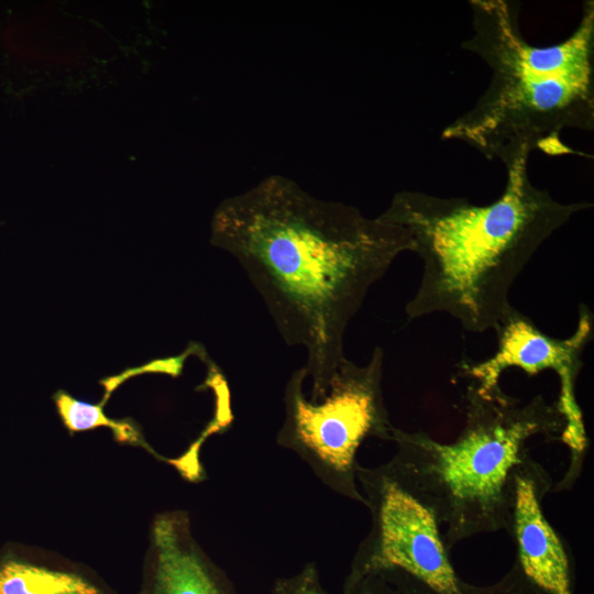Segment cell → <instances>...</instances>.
<instances>
[{
	"label": "cell",
	"instance_id": "obj_2",
	"mask_svg": "<svg viewBox=\"0 0 594 594\" xmlns=\"http://www.w3.org/2000/svg\"><path fill=\"white\" fill-rule=\"evenodd\" d=\"M529 157L506 167L503 194L487 205L421 191L396 193L377 216L409 234L422 275L408 318L447 314L470 332L494 330L513 307L509 292L540 245L587 201L563 204L537 188Z\"/></svg>",
	"mask_w": 594,
	"mask_h": 594
},
{
	"label": "cell",
	"instance_id": "obj_7",
	"mask_svg": "<svg viewBox=\"0 0 594 594\" xmlns=\"http://www.w3.org/2000/svg\"><path fill=\"white\" fill-rule=\"evenodd\" d=\"M497 336L495 353L481 362L463 361L461 374L482 393L498 387L502 374L517 367L529 376L550 370L559 377L560 393L557 404L564 417L565 427L561 441L571 452V466L563 483H571L575 468L587 447L582 410L576 399V381L583 367V354L594 336V316L590 308L579 306L574 332L564 339L548 336L514 306L494 329Z\"/></svg>",
	"mask_w": 594,
	"mask_h": 594
},
{
	"label": "cell",
	"instance_id": "obj_8",
	"mask_svg": "<svg viewBox=\"0 0 594 594\" xmlns=\"http://www.w3.org/2000/svg\"><path fill=\"white\" fill-rule=\"evenodd\" d=\"M551 487L541 463L530 457L519 465L506 532L516 548V565L529 582L546 594H573L570 553L542 509Z\"/></svg>",
	"mask_w": 594,
	"mask_h": 594
},
{
	"label": "cell",
	"instance_id": "obj_14",
	"mask_svg": "<svg viewBox=\"0 0 594 594\" xmlns=\"http://www.w3.org/2000/svg\"><path fill=\"white\" fill-rule=\"evenodd\" d=\"M349 594H392L385 582L375 576L350 575L348 584Z\"/></svg>",
	"mask_w": 594,
	"mask_h": 594
},
{
	"label": "cell",
	"instance_id": "obj_3",
	"mask_svg": "<svg viewBox=\"0 0 594 594\" xmlns=\"http://www.w3.org/2000/svg\"><path fill=\"white\" fill-rule=\"evenodd\" d=\"M469 3L473 33L462 48L486 63L491 81L475 105L442 130L441 139L465 142L505 167L532 151L573 154L562 132L594 128V1L583 3L573 33L548 46L525 40L517 2Z\"/></svg>",
	"mask_w": 594,
	"mask_h": 594
},
{
	"label": "cell",
	"instance_id": "obj_4",
	"mask_svg": "<svg viewBox=\"0 0 594 594\" xmlns=\"http://www.w3.org/2000/svg\"><path fill=\"white\" fill-rule=\"evenodd\" d=\"M464 427L449 443L425 431L393 429L396 451L384 466L392 477L444 525L450 550L481 534L507 530L514 473L536 437L562 439L564 417L557 402L536 395L522 403L501 387L466 388Z\"/></svg>",
	"mask_w": 594,
	"mask_h": 594
},
{
	"label": "cell",
	"instance_id": "obj_12",
	"mask_svg": "<svg viewBox=\"0 0 594 594\" xmlns=\"http://www.w3.org/2000/svg\"><path fill=\"white\" fill-rule=\"evenodd\" d=\"M190 354L198 355L202 360H208V358H206L205 349L201 346V344L190 342L189 346L185 350V352L179 355L153 360L142 366L129 369L121 374L102 380L100 383L105 386L106 392L103 399L100 404L105 405L111 393L120 384H122L124 381L132 376L141 375L143 373H165L174 377L179 376L182 374L184 362Z\"/></svg>",
	"mask_w": 594,
	"mask_h": 594
},
{
	"label": "cell",
	"instance_id": "obj_13",
	"mask_svg": "<svg viewBox=\"0 0 594 594\" xmlns=\"http://www.w3.org/2000/svg\"><path fill=\"white\" fill-rule=\"evenodd\" d=\"M275 592L276 594H328L318 583L314 564L306 565L295 578L278 582Z\"/></svg>",
	"mask_w": 594,
	"mask_h": 594
},
{
	"label": "cell",
	"instance_id": "obj_6",
	"mask_svg": "<svg viewBox=\"0 0 594 594\" xmlns=\"http://www.w3.org/2000/svg\"><path fill=\"white\" fill-rule=\"evenodd\" d=\"M356 480L371 525L355 551L351 575L410 585V593L473 594L458 576L432 513L384 464H359Z\"/></svg>",
	"mask_w": 594,
	"mask_h": 594
},
{
	"label": "cell",
	"instance_id": "obj_5",
	"mask_svg": "<svg viewBox=\"0 0 594 594\" xmlns=\"http://www.w3.org/2000/svg\"><path fill=\"white\" fill-rule=\"evenodd\" d=\"M384 354L376 346L365 365L346 358L328 388L305 392L304 367L295 370L284 391L285 417L276 441L295 453L331 492L365 505L356 480V454L370 438L389 441L395 426L385 405Z\"/></svg>",
	"mask_w": 594,
	"mask_h": 594
},
{
	"label": "cell",
	"instance_id": "obj_10",
	"mask_svg": "<svg viewBox=\"0 0 594 594\" xmlns=\"http://www.w3.org/2000/svg\"><path fill=\"white\" fill-rule=\"evenodd\" d=\"M0 594H100L81 576L18 561L0 565Z\"/></svg>",
	"mask_w": 594,
	"mask_h": 594
},
{
	"label": "cell",
	"instance_id": "obj_1",
	"mask_svg": "<svg viewBox=\"0 0 594 594\" xmlns=\"http://www.w3.org/2000/svg\"><path fill=\"white\" fill-rule=\"evenodd\" d=\"M210 242L243 268L285 343L306 350L310 396L328 388L345 359L348 324L370 288L414 249L402 227L280 175L222 200Z\"/></svg>",
	"mask_w": 594,
	"mask_h": 594
},
{
	"label": "cell",
	"instance_id": "obj_15",
	"mask_svg": "<svg viewBox=\"0 0 594 594\" xmlns=\"http://www.w3.org/2000/svg\"><path fill=\"white\" fill-rule=\"evenodd\" d=\"M516 565V564H515ZM517 568V565H516ZM516 580L507 587L495 591L493 594H546L529 582L517 568Z\"/></svg>",
	"mask_w": 594,
	"mask_h": 594
},
{
	"label": "cell",
	"instance_id": "obj_9",
	"mask_svg": "<svg viewBox=\"0 0 594 594\" xmlns=\"http://www.w3.org/2000/svg\"><path fill=\"white\" fill-rule=\"evenodd\" d=\"M156 594H230L190 537L187 519L157 517L152 530Z\"/></svg>",
	"mask_w": 594,
	"mask_h": 594
},
{
	"label": "cell",
	"instance_id": "obj_11",
	"mask_svg": "<svg viewBox=\"0 0 594 594\" xmlns=\"http://www.w3.org/2000/svg\"><path fill=\"white\" fill-rule=\"evenodd\" d=\"M58 415L65 427L70 431H85L98 427L111 428L119 442L132 443L152 451L143 439L140 429L130 419H112L103 413V405L90 404L74 398L64 391L54 395Z\"/></svg>",
	"mask_w": 594,
	"mask_h": 594
}]
</instances>
